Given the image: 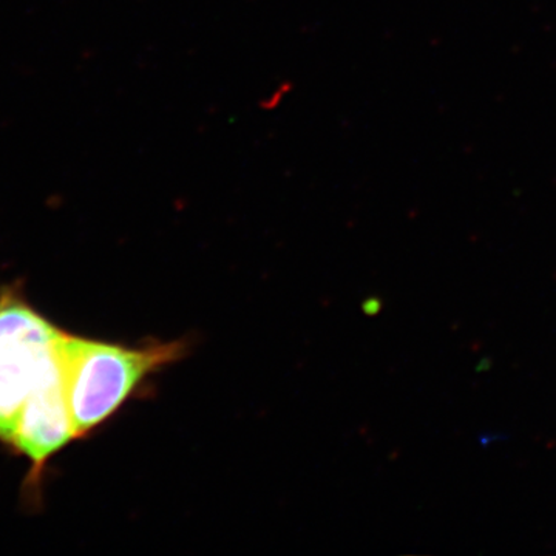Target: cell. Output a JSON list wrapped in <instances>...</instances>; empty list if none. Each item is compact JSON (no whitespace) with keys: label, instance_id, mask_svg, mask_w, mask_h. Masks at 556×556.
<instances>
[{"label":"cell","instance_id":"obj_1","mask_svg":"<svg viewBox=\"0 0 556 556\" xmlns=\"http://www.w3.org/2000/svg\"><path fill=\"white\" fill-rule=\"evenodd\" d=\"M182 354L185 345L178 342L126 346L64 331L62 375L76 439L104 426L150 375Z\"/></svg>","mask_w":556,"mask_h":556},{"label":"cell","instance_id":"obj_2","mask_svg":"<svg viewBox=\"0 0 556 556\" xmlns=\"http://www.w3.org/2000/svg\"><path fill=\"white\" fill-rule=\"evenodd\" d=\"M62 336L21 287L0 289V444L10 447L27 402L62 376Z\"/></svg>","mask_w":556,"mask_h":556},{"label":"cell","instance_id":"obj_3","mask_svg":"<svg viewBox=\"0 0 556 556\" xmlns=\"http://www.w3.org/2000/svg\"><path fill=\"white\" fill-rule=\"evenodd\" d=\"M75 439L62 375L27 402L11 438L10 447L30 464L27 484L38 489L50 459Z\"/></svg>","mask_w":556,"mask_h":556}]
</instances>
